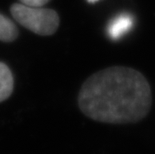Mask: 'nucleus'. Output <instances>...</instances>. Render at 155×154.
Instances as JSON below:
<instances>
[{
    "instance_id": "obj_1",
    "label": "nucleus",
    "mask_w": 155,
    "mask_h": 154,
    "mask_svg": "<svg viewBox=\"0 0 155 154\" xmlns=\"http://www.w3.org/2000/svg\"><path fill=\"white\" fill-rule=\"evenodd\" d=\"M78 105L84 115L98 122L136 123L149 113L152 91L141 72L112 66L94 73L82 84Z\"/></svg>"
},
{
    "instance_id": "obj_2",
    "label": "nucleus",
    "mask_w": 155,
    "mask_h": 154,
    "mask_svg": "<svg viewBox=\"0 0 155 154\" xmlns=\"http://www.w3.org/2000/svg\"><path fill=\"white\" fill-rule=\"evenodd\" d=\"M12 17L28 30L41 36L54 34L59 26V16L52 9L30 7L22 3L11 5Z\"/></svg>"
},
{
    "instance_id": "obj_3",
    "label": "nucleus",
    "mask_w": 155,
    "mask_h": 154,
    "mask_svg": "<svg viewBox=\"0 0 155 154\" xmlns=\"http://www.w3.org/2000/svg\"><path fill=\"white\" fill-rule=\"evenodd\" d=\"M134 20L132 16L127 13H122L109 22V25L107 27V33L111 39L117 40L126 34L132 28Z\"/></svg>"
},
{
    "instance_id": "obj_4",
    "label": "nucleus",
    "mask_w": 155,
    "mask_h": 154,
    "mask_svg": "<svg viewBox=\"0 0 155 154\" xmlns=\"http://www.w3.org/2000/svg\"><path fill=\"white\" fill-rule=\"evenodd\" d=\"M13 87L14 79L9 67L3 62H0V102L6 100L10 96Z\"/></svg>"
},
{
    "instance_id": "obj_5",
    "label": "nucleus",
    "mask_w": 155,
    "mask_h": 154,
    "mask_svg": "<svg viewBox=\"0 0 155 154\" xmlns=\"http://www.w3.org/2000/svg\"><path fill=\"white\" fill-rule=\"evenodd\" d=\"M18 29L14 22L0 13V41H14L18 37Z\"/></svg>"
},
{
    "instance_id": "obj_6",
    "label": "nucleus",
    "mask_w": 155,
    "mask_h": 154,
    "mask_svg": "<svg viewBox=\"0 0 155 154\" xmlns=\"http://www.w3.org/2000/svg\"><path fill=\"white\" fill-rule=\"evenodd\" d=\"M22 4L30 6V7H42L49 0H19Z\"/></svg>"
},
{
    "instance_id": "obj_7",
    "label": "nucleus",
    "mask_w": 155,
    "mask_h": 154,
    "mask_svg": "<svg viewBox=\"0 0 155 154\" xmlns=\"http://www.w3.org/2000/svg\"><path fill=\"white\" fill-rule=\"evenodd\" d=\"M88 2H90V3H93V2H96V1H98V0H87Z\"/></svg>"
}]
</instances>
